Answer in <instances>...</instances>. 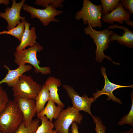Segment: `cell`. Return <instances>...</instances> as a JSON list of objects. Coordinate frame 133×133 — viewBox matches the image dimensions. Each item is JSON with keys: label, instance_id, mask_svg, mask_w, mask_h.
Returning a JSON list of instances; mask_svg holds the SVG:
<instances>
[{"label": "cell", "instance_id": "484cf974", "mask_svg": "<svg viewBox=\"0 0 133 133\" xmlns=\"http://www.w3.org/2000/svg\"><path fill=\"white\" fill-rule=\"evenodd\" d=\"M93 119L96 126L95 130L96 133H106V127L103 124L100 118L93 116Z\"/></svg>", "mask_w": 133, "mask_h": 133}, {"label": "cell", "instance_id": "e0dca14e", "mask_svg": "<svg viewBox=\"0 0 133 133\" xmlns=\"http://www.w3.org/2000/svg\"><path fill=\"white\" fill-rule=\"evenodd\" d=\"M62 108L58 105L57 106L55 102L52 100L50 99L47 103L43 110L36 114L37 118L44 116L52 122L53 119H56Z\"/></svg>", "mask_w": 133, "mask_h": 133}, {"label": "cell", "instance_id": "4316f807", "mask_svg": "<svg viewBox=\"0 0 133 133\" xmlns=\"http://www.w3.org/2000/svg\"><path fill=\"white\" fill-rule=\"evenodd\" d=\"M120 2L125 9L128 10L130 14H133V0H122Z\"/></svg>", "mask_w": 133, "mask_h": 133}, {"label": "cell", "instance_id": "4fadbf2b", "mask_svg": "<svg viewBox=\"0 0 133 133\" xmlns=\"http://www.w3.org/2000/svg\"><path fill=\"white\" fill-rule=\"evenodd\" d=\"M3 66L7 69L8 72L5 77L0 81V85L5 83L9 87H12L17 83L21 76L26 72L30 71L32 68L31 65L26 64L19 65L14 70L10 69L5 65Z\"/></svg>", "mask_w": 133, "mask_h": 133}, {"label": "cell", "instance_id": "ffe728a7", "mask_svg": "<svg viewBox=\"0 0 133 133\" xmlns=\"http://www.w3.org/2000/svg\"><path fill=\"white\" fill-rule=\"evenodd\" d=\"M41 120V124L37 128L35 133H52L54 128L53 123L45 116L38 118Z\"/></svg>", "mask_w": 133, "mask_h": 133}, {"label": "cell", "instance_id": "7c38bea8", "mask_svg": "<svg viewBox=\"0 0 133 133\" xmlns=\"http://www.w3.org/2000/svg\"><path fill=\"white\" fill-rule=\"evenodd\" d=\"M131 14L127 10H126L122 6L120 1L118 6L113 11L108 14L103 15L101 19L104 22L109 24L115 22L122 24L125 21L128 25L133 26V21L130 19Z\"/></svg>", "mask_w": 133, "mask_h": 133}, {"label": "cell", "instance_id": "7a4b0ae2", "mask_svg": "<svg viewBox=\"0 0 133 133\" xmlns=\"http://www.w3.org/2000/svg\"><path fill=\"white\" fill-rule=\"evenodd\" d=\"M44 49L42 46L37 43L33 47L15 52L14 55V62L18 66L29 63L34 68V71L37 73L47 75L51 73L50 68L48 66L41 67L39 66L40 62L37 58V52H40Z\"/></svg>", "mask_w": 133, "mask_h": 133}, {"label": "cell", "instance_id": "d6986e66", "mask_svg": "<svg viewBox=\"0 0 133 133\" xmlns=\"http://www.w3.org/2000/svg\"><path fill=\"white\" fill-rule=\"evenodd\" d=\"M40 122L39 119L37 118L33 120L29 125L26 126L22 121L15 133H35L39 126Z\"/></svg>", "mask_w": 133, "mask_h": 133}, {"label": "cell", "instance_id": "7402d4cb", "mask_svg": "<svg viewBox=\"0 0 133 133\" xmlns=\"http://www.w3.org/2000/svg\"><path fill=\"white\" fill-rule=\"evenodd\" d=\"M120 0H100L102 6V12L104 15L111 12L118 6Z\"/></svg>", "mask_w": 133, "mask_h": 133}, {"label": "cell", "instance_id": "52a82bcc", "mask_svg": "<svg viewBox=\"0 0 133 133\" xmlns=\"http://www.w3.org/2000/svg\"><path fill=\"white\" fill-rule=\"evenodd\" d=\"M56 8L53 6L49 5L46 7L45 9H40L29 6L25 3L23 7L24 10L30 14L32 18H38L44 26L48 25L51 22L59 21L55 17L62 13L63 12L57 10Z\"/></svg>", "mask_w": 133, "mask_h": 133}, {"label": "cell", "instance_id": "3957f363", "mask_svg": "<svg viewBox=\"0 0 133 133\" xmlns=\"http://www.w3.org/2000/svg\"><path fill=\"white\" fill-rule=\"evenodd\" d=\"M88 26L84 29V33L86 35H89L90 38L93 39L94 43L96 46V60L99 63L101 62L104 58H105L111 61L114 64L119 65V63L113 61L110 56L105 55L104 51L109 48V44L110 43V36L114 32L111 30L105 29L100 31L94 29L90 24Z\"/></svg>", "mask_w": 133, "mask_h": 133}, {"label": "cell", "instance_id": "5b68a950", "mask_svg": "<svg viewBox=\"0 0 133 133\" xmlns=\"http://www.w3.org/2000/svg\"><path fill=\"white\" fill-rule=\"evenodd\" d=\"M102 10V4L96 5L89 0H84L82 8L76 12L75 18L77 20L82 19L84 24H90L92 28H101Z\"/></svg>", "mask_w": 133, "mask_h": 133}, {"label": "cell", "instance_id": "603a6c76", "mask_svg": "<svg viewBox=\"0 0 133 133\" xmlns=\"http://www.w3.org/2000/svg\"><path fill=\"white\" fill-rule=\"evenodd\" d=\"M130 96L131 101V109L127 115H126L120 119L118 123L119 125H123L126 124H129L133 126V91L130 94Z\"/></svg>", "mask_w": 133, "mask_h": 133}, {"label": "cell", "instance_id": "6da1fadb", "mask_svg": "<svg viewBox=\"0 0 133 133\" xmlns=\"http://www.w3.org/2000/svg\"><path fill=\"white\" fill-rule=\"evenodd\" d=\"M22 114L14 100H9L0 114V131L4 133H15L23 121Z\"/></svg>", "mask_w": 133, "mask_h": 133}, {"label": "cell", "instance_id": "83f0119b", "mask_svg": "<svg viewBox=\"0 0 133 133\" xmlns=\"http://www.w3.org/2000/svg\"><path fill=\"white\" fill-rule=\"evenodd\" d=\"M71 130L72 133H79L77 123L75 122H73L71 124Z\"/></svg>", "mask_w": 133, "mask_h": 133}, {"label": "cell", "instance_id": "9c48e42d", "mask_svg": "<svg viewBox=\"0 0 133 133\" xmlns=\"http://www.w3.org/2000/svg\"><path fill=\"white\" fill-rule=\"evenodd\" d=\"M12 5L10 7H7L5 9L4 12H0V17L5 19L8 23L7 27L8 31L15 27L17 24L21 21L25 20V17H21L20 12L25 2L22 0L19 3H17L15 0H12Z\"/></svg>", "mask_w": 133, "mask_h": 133}, {"label": "cell", "instance_id": "44dd1931", "mask_svg": "<svg viewBox=\"0 0 133 133\" xmlns=\"http://www.w3.org/2000/svg\"><path fill=\"white\" fill-rule=\"evenodd\" d=\"M25 21H21L17 24V26L10 30L4 31V34L12 35L21 41L25 30Z\"/></svg>", "mask_w": 133, "mask_h": 133}, {"label": "cell", "instance_id": "8fae6325", "mask_svg": "<svg viewBox=\"0 0 133 133\" xmlns=\"http://www.w3.org/2000/svg\"><path fill=\"white\" fill-rule=\"evenodd\" d=\"M14 100L22 114L23 122L26 126H28L37 114L35 100L18 98H15Z\"/></svg>", "mask_w": 133, "mask_h": 133}, {"label": "cell", "instance_id": "9a60e30c", "mask_svg": "<svg viewBox=\"0 0 133 133\" xmlns=\"http://www.w3.org/2000/svg\"><path fill=\"white\" fill-rule=\"evenodd\" d=\"M31 23L25 21L24 32L19 44L17 46L16 51H19L24 49L28 46L31 47L37 42L36 41L37 36L34 27H33L30 29Z\"/></svg>", "mask_w": 133, "mask_h": 133}, {"label": "cell", "instance_id": "4dcf8cb0", "mask_svg": "<svg viewBox=\"0 0 133 133\" xmlns=\"http://www.w3.org/2000/svg\"><path fill=\"white\" fill-rule=\"evenodd\" d=\"M52 133H57L55 130H53Z\"/></svg>", "mask_w": 133, "mask_h": 133}, {"label": "cell", "instance_id": "cb8c5ba5", "mask_svg": "<svg viewBox=\"0 0 133 133\" xmlns=\"http://www.w3.org/2000/svg\"><path fill=\"white\" fill-rule=\"evenodd\" d=\"M65 1L63 0H36L34 4L42 6L43 7H46L50 4L56 8H61L63 6L62 3Z\"/></svg>", "mask_w": 133, "mask_h": 133}, {"label": "cell", "instance_id": "277c9868", "mask_svg": "<svg viewBox=\"0 0 133 133\" xmlns=\"http://www.w3.org/2000/svg\"><path fill=\"white\" fill-rule=\"evenodd\" d=\"M12 88L15 98L32 99L35 100L42 86L34 81L31 76L23 74Z\"/></svg>", "mask_w": 133, "mask_h": 133}, {"label": "cell", "instance_id": "f1b7e54d", "mask_svg": "<svg viewBox=\"0 0 133 133\" xmlns=\"http://www.w3.org/2000/svg\"><path fill=\"white\" fill-rule=\"evenodd\" d=\"M10 3V1L8 0H0V4H3L6 5H7Z\"/></svg>", "mask_w": 133, "mask_h": 133}, {"label": "cell", "instance_id": "d6a6232c", "mask_svg": "<svg viewBox=\"0 0 133 133\" xmlns=\"http://www.w3.org/2000/svg\"><path fill=\"white\" fill-rule=\"evenodd\" d=\"M0 133H3L1 132V131H0Z\"/></svg>", "mask_w": 133, "mask_h": 133}, {"label": "cell", "instance_id": "1f68e13d", "mask_svg": "<svg viewBox=\"0 0 133 133\" xmlns=\"http://www.w3.org/2000/svg\"><path fill=\"white\" fill-rule=\"evenodd\" d=\"M4 34V31L1 32H0V34Z\"/></svg>", "mask_w": 133, "mask_h": 133}, {"label": "cell", "instance_id": "ba28073f", "mask_svg": "<svg viewBox=\"0 0 133 133\" xmlns=\"http://www.w3.org/2000/svg\"><path fill=\"white\" fill-rule=\"evenodd\" d=\"M63 87L71 100L72 107L79 111H83L88 113L93 119V115L91 112L90 108L91 104L95 100L94 97L90 98L85 94L81 96L71 86L63 84Z\"/></svg>", "mask_w": 133, "mask_h": 133}, {"label": "cell", "instance_id": "5bb4252c", "mask_svg": "<svg viewBox=\"0 0 133 133\" xmlns=\"http://www.w3.org/2000/svg\"><path fill=\"white\" fill-rule=\"evenodd\" d=\"M117 28L122 29L124 31L121 36L117 33L114 32L110 37V41H116L122 46L125 45L129 48H133V31L129 30V28L124 27L123 25L119 26L115 24L109 25L108 29Z\"/></svg>", "mask_w": 133, "mask_h": 133}, {"label": "cell", "instance_id": "ac0fdd59", "mask_svg": "<svg viewBox=\"0 0 133 133\" xmlns=\"http://www.w3.org/2000/svg\"><path fill=\"white\" fill-rule=\"evenodd\" d=\"M50 99V96L49 89L45 84H43L35 100L37 114L43 110L45 107L46 103Z\"/></svg>", "mask_w": 133, "mask_h": 133}, {"label": "cell", "instance_id": "8992f818", "mask_svg": "<svg viewBox=\"0 0 133 133\" xmlns=\"http://www.w3.org/2000/svg\"><path fill=\"white\" fill-rule=\"evenodd\" d=\"M83 118L79 111L69 106L60 111L54 122V127L57 133H68L69 127L73 122L81 124Z\"/></svg>", "mask_w": 133, "mask_h": 133}, {"label": "cell", "instance_id": "f546056e", "mask_svg": "<svg viewBox=\"0 0 133 133\" xmlns=\"http://www.w3.org/2000/svg\"><path fill=\"white\" fill-rule=\"evenodd\" d=\"M120 133H133V129L132 128L126 132H122Z\"/></svg>", "mask_w": 133, "mask_h": 133}, {"label": "cell", "instance_id": "d4e9b609", "mask_svg": "<svg viewBox=\"0 0 133 133\" xmlns=\"http://www.w3.org/2000/svg\"><path fill=\"white\" fill-rule=\"evenodd\" d=\"M6 91L0 85V114L3 111L9 101Z\"/></svg>", "mask_w": 133, "mask_h": 133}, {"label": "cell", "instance_id": "2e32d148", "mask_svg": "<svg viewBox=\"0 0 133 133\" xmlns=\"http://www.w3.org/2000/svg\"><path fill=\"white\" fill-rule=\"evenodd\" d=\"M45 84L49 89L50 99L53 100L62 109L64 108L65 105L60 100L58 93V88L62 84L61 80L54 77L50 76L47 79Z\"/></svg>", "mask_w": 133, "mask_h": 133}, {"label": "cell", "instance_id": "30bf717a", "mask_svg": "<svg viewBox=\"0 0 133 133\" xmlns=\"http://www.w3.org/2000/svg\"><path fill=\"white\" fill-rule=\"evenodd\" d=\"M106 69L102 67L100 69L101 73L104 79V85L103 88L101 90H98L93 93L92 95L96 100L99 97L102 95H107L108 98L106 100H111L119 104H122V102L119 99L116 97L113 94L114 91L120 88L131 87L133 88V85H122L113 83L110 82L107 78L106 72Z\"/></svg>", "mask_w": 133, "mask_h": 133}]
</instances>
